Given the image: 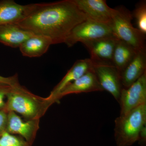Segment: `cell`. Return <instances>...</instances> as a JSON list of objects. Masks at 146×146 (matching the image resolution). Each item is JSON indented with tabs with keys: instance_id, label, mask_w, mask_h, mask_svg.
Listing matches in <instances>:
<instances>
[{
	"instance_id": "1",
	"label": "cell",
	"mask_w": 146,
	"mask_h": 146,
	"mask_svg": "<svg viewBox=\"0 0 146 146\" xmlns=\"http://www.w3.org/2000/svg\"><path fill=\"white\" fill-rule=\"evenodd\" d=\"M88 18L74 0L27 5L23 19L16 24L34 34L49 37L52 44L64 43L71 31Z\"/></svg>"
},
{
	"instance_id": "2",
	"label": "cell",
	"mask_w": 146,
	"mask_h": 146,
	"mask_svg": "<svg viewBox=\"0 0 146 146\" xmlns=\"http://www.w3.org/2000/svg\"><path fill=\"white\" fill-rule=\"evenodd\" d=\"M4 110L19 113L28 120L40 119L52 104L29 92L21 85L12 87L6 96Z\"/></svg>"
},
{
	"instance_id": "3",
	"label": "cell",
	"mask_w": 146,
	"mask_h": 146,
	"mask_svg": "<svg viewBox=\"0 0 146 146\" xmlns=\"http://www.w3.org/2000/svg\"><path fill=\"white\" fill-rule=\"evenodd\" d=\"M114 136L117 146H130L138 141L142 128L146 125V104L119 116L115 121Z\"/></svg>"
},
{
	"instance_id": "4",
	"label": "cell",
	"mask_w": 146,
	"mask_h": 146,
	"mask_svg": "<svg viewBox=\"0 0 146 146\" xmlns=\"http://www.w3.org/2000/svg\"><path fill=\"white\" fill-rule=\"evenodd\" d=\"M132 15L125 8L113 9L111 21L108 25L115 37L125 42L136 50L144 49L145 35L131 23Z\"/></svg>"
},
{
	"instance_id": "5",
	"label": "cell",
	"mask_w": 146,
	"mask_h": 146,
	"mask_svg": "<svg viewBox=\"0 0 146 146\" xmlns=\"http://www.w3.org/2000/svg\"><path fill=\"white\" fill-rule=\"evenodd\" d=\"M114 36L107 24L102 23L87 18L71 31L64 43L69 47L78 42L84 44L97 39Z\"/></svg>"
},
{
	"instance_id": "6",
	"label": "cell",
	"mask_w": 146,
	"mask_h": 146,
	"mask_svg": "<svg viewBox=\"0 0 146 146\" xmlns=\"http://www.w3.org/2000/svg\"><path fill=\"white\" fill-rule=\"evenodd\" d=\"M93 62V71L102 89L110 93L119 102L123 88L120 72L112 63Z\"/></svg>"
},
{
	"instance_id": "7",
	"label": "cell",
	"mask_w": 146,
	"mask_h": 146,
	"mask_svg": "<svg viewBox=\"0 0 146 146\" xmlns=\"http://www.w3.org/2000/svg\"><path fill=\"white\" fill-rule=\"evenodd\" d=\"M120 116H123L136 108L146 104V72L127 88H123L119 102Z\"/></svg>"
},
{
	"instance_id": "8",
	"label": "cell",
	"mask_w": 146,
	"mask_h": 146,
	"mask_svg": "<svg viewBox=\"0 0 146 146\" xmlns=\"http://www.w3.org/2000/svg\"><path fill=\"white\" fill-rule=\"evenodd\" d=\"M39 119L25 122L15 112H8L6 131L20 135L32 145L39 128Z\"/></svg>"
},
{
	"instance_id": "9",
	"label": "cell",
	"mask_w": 146,
	"mask_h": 146,
	"mask_svg": "<svg viewBox=\"0 0 146 146\" xmlns=\"http://www.w3.org/2000/svg\"><path fill=\"white\" fill-rule=\"evenodd\" d=\"M80 10L93 21L107 24L111 21L113 8L105 0H74Z\"/></svg>"
},
{
	"instance_id": "10",
	"label": "cell",
	"mask_w": 146,
	"mask_h": 146,
	"mask_svg": "<svg viewBox=\"0 0 146 146\" xmlns=\"http://www.w3.org/2000/svg\"><path fill=\"white\" fill-rule=\"evenodd\" d=\"M102 91L103 90L93 69L64 87L56 98L55 102L69 94Z\"/></svg>"
},
{
	"instance_id": "11",
	"label": "cell",
	"mask_w": 146,
	"mask_h": 146,
	"mask_svg": "<svg viewBox=\"0 0 146 146\" xmlns=\"http://www.w3.org/2000/svg\"><path fill=\"white\" fill-rule=\"evenodd\" d=\"M117 39L115 36H110L86 42L83 44L89 50L91 56L90 59L92 61L112 63Z\"/></svg>"
},
{
	"instance_id": "12",
	"label": "cell",
	"mask_w": 146,
	"mask_h": 146,
	"mask_svg": "<svg viewBox=\"0 0 146 146\" xmlns=\"http://www.w3.org/2000/svg\"><path fill=\"white\" fill-rule=\"evenodd\" d=\"M146 72L145 48L137 51L132 60L121 73L123 88H127Z\"/></svg>"
},
{
	"instance_id": "13",
	"label": "cell",
	"mask_w": 146,
	"mask_h": 146,
	"mask_svg": "<svg viewBox=\"0 0 146 146\" xmlns=\"http://www.w3.org/2000/svg\"><path fill=\"white\" fill-rule=\"evenodd\" d=\"M93 65V61L90 58L77 60L61 81L54 87L47 98L52 104L54 102L56 98L62 89L86 73L92 70Z\"/></svg>"
},
{
	"instance_id": "14",
	"label": "cell",
	"mask_w": 146,
	"mask_h": 146,
	"mask_svg": "<svg viewBox=\"0 0 146 146\" xmlns=\"http://www.w3.org/2000/svg\"><path fill=\"white\" fill-rule=\"evenodd\" d=\"M34 34L16 24L0 25V43L13 48L20 46Z\"/></svg>"
},
{
	"instance_id": "15",
	"label": "cell",
	"mask_w": 146,
	"mask_h": 146,
	"mask_svg": "<svg viewBox=\"0 0 146 146\" xmlns=\"http://www.w3.org/2000/svg\"><path fill=\"white\" fill-rule=\"evenodd\" d=\"M52 42L49 37L33 34L19 47L22 55L26 57H40L47 52Z\"/></svg>"
},
{
	"instance_id": "16",
	"label": "cell",
	"mask_w": 146,
	"mask_h": 146,
	"mask_svg": "<svg viewBox=\"0 0 146 146\" xmlns=\"http://www.w3.org/2000/svg\"><path fill=\"white\" fill-rule=\"evenodd\" d=\"M26 5H22L13 0L0 1V25L17 24L25 16Z\"/></svg>"
},
{
	"instance_id": "17",
	"label": "cell",
	"mask_w": 146,
	"mask_h": 146,
	"mask_svg": "<svg viewBox=\"0 0 146 146\" xmlns=\"http://www.w3.org/2000/svg\"><path fill=\"white\" fill-rule=\"evenodd\" d=\"M137 51L125 42L117 39L113 53L112 63L120 74L132 60Z\"/></svg>"
},
{
	"instance_id": "18",
	"label": "cell",
	"mask_w": 146,
	"mask_h": 146,
	"mask_svg": "<svg viewBox=\"0 0 146 146\" xmlns=\"http://www.w3.org/2000/svg\"><path fill=\"white\" fill-rule=\"evenodd\" d=\"M137 29L145 35L146 34V4L145 1L141 2L133 11Z\"/></svg>"
},
{
	"instance_id": "19",
	"label": "cell",
	"mask_w": 146,
	"mask_h": 146,
	"mask_svg": "<svg viewBox=\"0 0 146 146\" xmlns=\"http://www.w3.org/2000/svg\"><path fill=\"white\" fill-rule=\"evenodd\" d=\"M21 136L5 131L0 136V146H31Z\"/></svg>"
},
{
	"instance_id": "20",
	"label": "cell",
	"mask_w": 146,
	"mask_h": 146,
	"mask_svg": "<svg viewBox=\"0 0 146 146\" xmlns=\"http://www.w3.org/2000/svg\"><path fill=\"white\" fill-rule=\"evenodd\" d=\"M12 86L0 83V110H4L5 106L4 99Z\"/></svg>"
},
{
	"instance_id": "21",
	"label": "cell",
	"mask_w": 146,
	"mask_h": 146,
	"mask_svg": "<svg viewBox=\"0 0 146 146\" xmlns=\"http://www.w3.org/2000/svg\"><path fill=\"white\" fill-rule=\"evenodd\" d=\"M0 83L7 84L12 87L20 85L18 82V76L17 75L9 77H5L0 76Z\"/></svg>"
},
{
	"instance_id": "22",
	"label": "cell",
	"mask_w": 146,
	"mask_h": 146,
	"mask_svg": "<svg viewBox=\"0 0 146 146\" xmlns=\"http://www.w3.org/2000/svg\"><path fill=\"white\" fill-rule=\"evenodd\" d=\"M7 114L4 110H0V136L6 130Z\"/></svg>"
},
{
	"instance_id": "23",
	"label": "cell",
	"mask_w": 146,
	"mask_h": 146,
	"mask_svg": "<svg viewBox=\"0 0 146 146\" xmlns=\"http://www.w3.org/2000/svg\"><path fill=\"white\" fill-rule=\"evenodd\" d=\"M139 144L141 146H146V126L142 128L139 133L138 137Z\"/></svg>"
}]
</instances>
